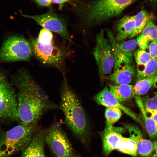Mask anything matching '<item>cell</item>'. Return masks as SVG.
Returning <instances> with one entry per match:
<instances>
[{
    "label": "cell",
    "instance_id": "obj_34",
    "mask_svg": "<svg viewBox=\"0 0 157 157\" xmlns=\"http://www.w3.org/2000/svg\"><path fill=\"white\" fill-rule=\"evenodd\" d=\"M153 85L154 87L156 88H157V72L156 75L155 81Z\"/></svg>",
    "mask_w": 157,
    "mask_h": 157
},
{
    "label": "cell",
    "instance_id": "obj_5",
    "mask_svg": "<svg viewBox=\"0 0 157 157\" xmlns=\"http://www.w3.org/2000/svg\"><path fill=\"white\" fill-rule=\"evenodd\" d=\"M31 45L33 54L44 64L54 67L65 76V60L68 53L63 48L53 43L43 44L37 38L31 37L29 41Z\"/></svg>",
    "mask_w": 157,
    "mask_h": 157
},
{
    "label": "cell",
    "instance_id": "obj_28",
    "mask_svg": "<svg viewBox=\"0 0 157 157\" xmlns=\"http://www.w3.org/2000/svg\"><path fill=\"white\" fill-rule=\"evenodd\" d=\"M53 38V34L51 31L43 28L40 31L37 38L41 43L46 44L52 43Z\"/></svg>",
    "mask_w": 157,
    "mask_h": 157
},
{
    "label": "cell",
    "instance_id": "obj_23",
    "mask_svg": "<svg viewBox=\"0 0 157 157\" xmlns=\"http://www.w3.org/2000/svg\"><path fill=\"white\" fill-rule=\"evenodd\" d=\"M135 142L137 154L142 156L149 157L154 150L153 143L149 140L143 138V136L138 138Z\"/></svg>",
    "mask_w": 157,
    "mask_h": 157
},
{
    "label": "cell",
    "instance_id": "obj_1",
    "mask_svg": "<svg viewBox=\"0 0 157 157\" xmlns=\"http://www.w3.org/2000/svg\"><path fill=\"white\" fill-rule=\"evenodd\" d=\"M17 89V119L19 124H37L46 111L58 108L35 81Z\"/></svg>",
    "mask_w": 157,
    "mask_h": 157
},
{
    "label": "cell",
    "instance_id": "obj_37",
    "mask_svg": "<svg viewBox=\"0 0 157 157\" xmlns=\"http://www.w3.org/2000/svg\"><path fill=\"white\" fill-rule=\"evenodd\" d=\"M75 157H82L80 155L78 154V155H76V156Z\"/></svg>",
    "mask_w": 157,
    "mask_h": 157
},
{
    "label": "cell",
    "instance_id": "obj_21",
    "mask_svg": "<svg viewBox=\"0 0 157 157\" xmlns=\"http://www.w3.org/2000/svg\"><path fill=\"white\" fill-rule=\"evenodd\" d=\"M156 75L137 80L133 87L135 96L143 95L147 93L155 81Z\"/></svg>",
    "mask_w": 157,
    "mask_h": 157
},
{
    "label": "cell",
    "instance_id": "obj_13",
    "mask_svg": "<svg viewBox=\"0 0 157 157\" xmlns=\"http://www.w3.org/2000/svg\"><path fill=\"white\" fill-rule=\"evenodd\" d=\"M94 99L97 104L106 107H115L119 108L134 120L141 123V120L138 116L130 109L120 103L111 93L107 86L104 87L95 96Z\"/></svg>",
    "mask_w": 157,
    "mask_h": 157
},
{
    "label": "cell",
    "instance_id": "obj_6",
    "mask_svg": "<svg viewBox=\"0 0 157 157\" xmlns=\"http://www.w3.org/2000/svg\"><path fill=\"white\" fill-rule=\"evenodd\" d=\"M33 54L31 45L24 36H10L5 39L0 49V62L28 61Z\"/></svg>",
    "mask_w": 157,
    "mask_h": 157
},
{
    "label": "cell",
    "instance_id": "obj_15",
    "mask_svg": "<svg viewBox=\"0 0 157 157\" xmlns=\"http://www.w3.org/2000/svg\"><path fill=\"white\" fill-rule=\"evenodd\" d=\"M116 34L115 36L118 42H123L127 38H133L135 30V16H126L122 17L116 24Z\"/></svg>",
    "mask_w": 157,
    "mask_h": 157
},
{
    "label": "cell",
    "instance_id": "obj_14",
    "mask_svg": "<svg viewBox=\"0 0 157 157\" xmlns=\"http://www.w3.org/2000/svg\"><path fill=\"white\" fill-rule=\"evenodd\" d=\"M47 131L38 127L31 142L22 151L20 157H46L44 138Z\"/></svg>",
    "mask_w": 157,
    "mask_h": 157
},
{
    "label": "cell",
    "instance_id": "obj_16",
    "mask_svg": "<svg viewBox=\"0 0 157 157\" xmlns=\"http://www.w3.org/2000/svg\"><path fill=\"white\" fill-rule=\"evenodd\" d=\"M109 79L115 85L129 84L133 80L135 70L133 65L123 64L114 66Z\"/></svg>",
    "mask_w": 157,
    "mask_h": 157
},
{
    "label": "cell",
    "instance_id": "obj_27",
    "mask_svg": "<svg viewBox=\"0 0 157 157\" xmlns=\"http://www.w3.org/2000/svg\"><path fill=\"white\" fill-rule=\"evenodd\" d=\"M134 56L137 67L144 65L151 59L149 53L140 48L135 51Z\"/></svg>",
    "mask_w": 157,
    "mask_h": 157
},
{
    "label": "cell",
    "instance_id": "obj_19",
    "mask_svg": "<svg viewBox=\"0 0 157 157\" xmlns=\"http://www.w3.org/2000/svg\"><path fill=\"white\" fill-rule=\"evenodd\" d=\"M135 101L142 113L144 120L145 127L150 139L154 141L157 138V124L146 113L143 106L141 98L135 96Z\"/></svg>",
    "mask_w": 157,
    "mask_h": 157
},
{
    "label": "cell",
    "instance_id": "obj_31",
    "mask_svg": "<svg viewBox=\"0 0 157 157\" xmlns=\"http://www.w3.org/2000/svg\"><path fill=\"white\" fill-rule=\"evenodd\" d=\"M69 0H52V2L54 3L59 5V8H61L63 4L68 1Z\"/></svg>",
    "mask_w": 157,
    "mask_h": 157
},
{
    "label": "cell",
    "instance_id": "obj_25",
    "mask_svg": "<svg viewBox=\"0 0 157 157\" xmlns=\"http://www.w3.org/2000/svg\"><path fill=\"white\" fill-rule=\"evenodd\" d=\"M142 103L147 113L157 112V91L149 93L141 98Z\"/></svg>",
    "mask_w": 157,
    "mask_h": 157
},
{
    "label": "cell",
    "instance_id": "obj_7",
    "mask_svg": "<svg viewBox=\"0 0 157 157\" xmlns=\"http://www.w3.org/2000/svg\"><path fill=\"white\" fill-rule=\"evenodd\" d=\"M17 94L5 71L0 68V123L17 120Z\"/></svg>",
    "mask_w": 157,
    "mask_h": 157
},
{
    "label": "cell",
    "instance_id": "obj_10",
    "mask_svg": "<svg viewBox=\"0 0 157 157\" xmlns=\"http://www.w3.org/2000/svg\"><path fill=\"white\" fill-rule=\"evenodd\" d=\"M23 17L31 19L43 28L59 34L63 38L72 42L64 18L51 9L43 14L31 15L20 12Z\"/></svg>",
    "mask_w": 157,
    "mask_h": 157
},
{
    "label": "cell",
    "instance_id": "obj_26",
    "mask_svg": "<svg viewBox=\"0 0 157 157\" xmlns=\"http://www.w3.org/2000/svg\"><path fill=\"white\" fill-rule=\"evenodd\" d=\"M121 115V110L118 108L106 107L105 110V116L107 122L112 125L119 119Z\"/></svg>",
    "mask_w": 157,
    "mask_h": 157
},
{
    "label": "cell",
    "instance_id": "obj_3",
    "mask_svg": "<svg viewBox=\"0 0 157 157\" xmlns=\"http://www.w3.org/2000/svg\"><path fill=\"white\" fill-rule=\"evenodd\" d=\"M136 0H95L76 1L74 9L86 26L98 24L120 14Z\"/></svg>",
    "mask_w": 157,
    "mask_h": 157
},
{
    "label": "cell",
    "instance_id": "obj_22",
    "mask_svg": "<svg viewBox=\"0 0 157 157\" xmlns=\"http://www.w3.org/2000/svg\"><path fill=\"white\" fill-rule=\"evenodd\" d=\"M117 149L121 152L133 156H136L138 154L137 144L130 137L122 136L120 143Z\"/></svg>",
    "mask_w": 157,
    "mask_h": 157
},
{
    "label": "cell",
    "instance_id": "obj_29",
    "mask_svg": "<svg viewBox=\"0 0 157 157\" xmlns=\"http://www.w3.org/2000/svg\"><path fill=\"white\" fill-rule=\"evenodd\" d=\"M148 47L151 59L157 61V37L149 44Z\"/></svg>",
    "mask_w": 157,
    "mask_h": 157
},
{
    "label": "cell",
    "instance_id": "obj_35",
    "mask_svg": "<svg viewBox=\"0 0 157 157\" xmlns=\"http://www.w3.org/2000/svg\"><path fill=\"white\" fill-rule=\"evenodd\" d=\"M149 2L152 5H156L157 3V0H148Z\"/></svg>",
    "mask_w": 157,
    "mask_h": 157
},
{
    "label": "cell",
    "instance_id": "obj_36",
    "mask_svg": "<svg viewBox=\"0 0 157 157\" xmlns=\"http://www.w3.org/2000/svg\"><path fill=\"white\" fill-rule=\"evenodd\" d=\"M151 157H157V154H155Z\"/></svg>",
    "mask_w": 157,
    "mask_h": 157
},
{
    "label": "cell",
    "instance_id": "obj_30",
    "mask_svg": "<svg viewBox=\"0 0 157 157\" xmlns=\"http://www.w3.org/2000/svg\"><path fill=\"white\" fill-rule=\"evenodd\" d=\"M36 3L42 6L47 7L50 6L52 3V0H33Z\"/></svg>",
    "mask_w": 157,
    "mask_h": 157
},
{
    "label": "cell",
    "instance_id": "obj_20",
    "mask_svg": "<svg viewBox=\"0 0 157 157\" xmlns=\"http://www.w3.org/2000/svg\"><path fill=\"white\" fill-rule=\"evenodd\" d=\"M157 72V61L150 60L144 65L137 67V79L155 76Z\"/></svg>",
    "mask_w": 157,
    "mask_h": 157
},
{
    "label": "cell",
    "instance_id": "obj_11",
    "mask_svg": "<svg viewBox=\"0 0 157 157\" xmlns=\"http://www.w3.org/2000/svg\"><path fill=\"white\" fill-rule=\"evenodd\" d=\"M107 35L114 56V66L123 64L133 65L132 52L137 45L136 40L131 39L119 43L111 31H107Z\"/></svg>",
    "mask_w": 157,
    "mask_h": 157
},
{
    "label": "cell",
    "instance_id": "obj_12",
    "mask_svg": "<svg viewBox=\"0 0 157 157\" xmlns=\"http://www.w3.org/2000/svg\"><path fill=\"white\" fill-rule=\"evenodd\" d=\"M124 130L122 128L114 127L106 122L101 135L103 151L105 155H108L113 150L117 149Z\"/></svg>",
    "mask_w": 157,
    "mask_h": 157
},
{
    "label": "cell",
    "instance_id": "obj_32",
    "mask_svg": "<svg viewBox=\"0 0 157 157\" xmlns=\"http://www.w3.org/2000/svg\"><path fill=\"white\" fill-rule=\"evenodd\" d=\"M147 114L151 117L157 124V112L150 113H147Z\"/></svg>",
    "mask_w": 157,
    "mask_h": 157
},
{
    "label": "cell",
    "instance_id": "obj_8",
    "mask_svg": "<svg viewBox=\"0 0 157 157\" xmlns=\"http://www.w3.org/2000/svg\"><path fill=\"white\" fill-rule=\"evenodd\" d=\"M44 140L54 157H75L76 154L66 134L58 124L47 130Z\"/></svg>",
    "mask_w": 157,
    "mask_h": 157
},
{
    "label": "cell",
    "instance_id": "obj_9",
    "mask_svg": "<svg viewBox=\"0 0 157 157\" xmlns=\"http://www.w3.org/2000/svg\"><path fill=\"white\" fill-rule=\"evenodd\" d=\"M93 55L98 67L99 75L103 76L111 74L115 59L111 45L108 39L105 37L103 29L96 36Z\"/></svg>",
    "mask_w": 157,
    "mask_h": 157
},
{
    "label": "cell",
    "instance_id": "obj_33",
    "mask_svg": "<svg viewBox=\"0 0 157 157\" xmlns=\"http://www.w3.org/2000/svg\"><path fill=\"white\" fill-rule=\"evenodd\" d=\"M154 146V150H155L156 154H157V138L152 142Z\"/></svg>",
    "mask_w": 157,
    "mask_h": 157
},
{
    "label": "cell",
    "instance_id": "obj_4",
    "mask_svg": "<svg viewBox=\"0 0 157 157\" xmlns=\"http://www.w3.org/2000/svg\"><path fill=\"white\" fill-rule=\"evenodd\" d=\"M38 124H19L0 134V157H11L22 151L31 140Z\"/></svg>",
    "mask_w": 157,
    "mask_h": 157
},
{
    "label": "cell",
    "instance_id": "obj_17",
    "mask_svg": "<svg viewBox=\"0 0 157 157\" xmlns=\"http://www.w3.org/2000/svg\"><path fill=\"white\" fill-rule=\"evenodd\" d=\"M157 37V26L151 19L149 20L144 28L137 37V44L140 49L146 50L149 44Z\"/></svg>",
    "mask_w": 157,
    "mask_h": 157
},
{
    "label": "cell",
    "instance_id": "obj_18",
    "mask_svg": "<svg viewBox=\"0 0 157 157\" xmlns=\"http://www.w3.org/2000/svg\"><path fill=\"white\" fill-rule=\"evenodd\" d=\"M109 86L110 92L120 103L129 101L135 96L133 86L131 85L109 84Z\"/></svg>",
    "mask_w": 157,
    "mask_h": 157
},
{
    "label": "cell",
    "instance_id": "obj_2",
    "mask_svg": "<svg viewBox=\"0 0 157 157\" xmlns=\"http://www.w3.org/2000/svg\"><path fill=\"white\" fill-rule=\"evenodd\" d=\"M59 108L64 116V122L72 133L85 143L89 135L87 117L81 103L63 76Z\"/></svg>",
    "mask_w": 157,
    "mask_h": 157
},
{
    "label": "cell",
    "instance_id": "obj_24",
    "mask_svg": "<svg viewBox=\"0 0 157 157\" xmlns=\"http://www.w3.org/2000/svg\"><path fill=\"white\" fill-rule=\"evenodd\" d=\"M135 20V30L134 37L139 34L145 27L148 22L153 17L145 10H142L134 15Z\"/></svg>",
    "mask_w": 157,
    "mask_h": 157
}]
</instances>
